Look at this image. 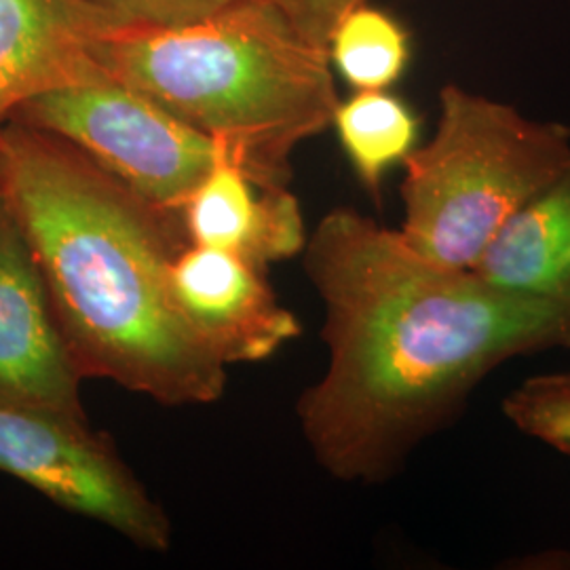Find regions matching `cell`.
Here are the masks:
<instances>
[{
	"instance_id": "1",
	"label": "cell",
	"mask_w": 570,
	"mask_h": 570,
	"mask_svg": "<svg viewBox=\"0 0 570 570\" xmlns=\"http://www.w3.org/2000/svg\"><path fill=\"white\" fill-rule=\"evenodd\" d=\"M303 265L324 305L327 367L296 414L315 461L341 482L393 478L494 367L570 348V306L431 263L351 207L320 220Z\"/></svg>"
},
{
	"instance_id": "2",
	"label": "cell",
	"mask_w": 570,
	"mask_h": 570,
	"mask_svg": "<svg viewBox=\"0 0 570 570\" xmlns=\"http://www.w3.org/2000/svg\"><path fill=\"white\" fill-rule=\"evenodd\" d=\"M0 186L85 379L164 406L225 395L226 364L174 301L171 266L190 244L183 212L146 202L77 146L18 121L0 127Z\"/></svg>"
},
{
	"instance_id": "3",
	"label": "cell",
	"mask_w": 570,
	"mask_h": 570,
	"mask_svg": "<svg viewBox=\"0 0 570 570\" xmlns=\"http://www.w3.org/2000/svg\"><path fill=\"white\" fill-rule=\"evenodd\" d=\"M94 58L209 136L261 188H289L294 150L332 127L341 102L327 49L277 0L178 26L125 23Z\"/></svg>"
},
{
	"instance_id": "4",
	"label": "cell",
	"mask_w": 570,
	"mask_h": 570,
	"mask_svg": "<svg viewBox=\"0 0 570 570\" xmlns=\"http://www.w3.org/2000/svg\"><path fill=\"white\" fill-rule=\"evenodd\" d=\"M402 165L400 235L431 263L471 268L511 214L569 167L570 129L446 85L433 138Z\"/></svg>"
},
{
	"instance_id": "5",
	"label": "cell",
	"mask_w": 570,
	"mask_h": 570,
	"mask_svg": "<svg viewBox=\"0 0 570 570\" xmlns=\"http://www.w3.org/2000/svg\"><path fill=\"white\" fill-rule=\"evenodd\" d=\"M9 121L77 146L150 204L183 212L223 148L142 91L102 77L45 91Z\"/></svg>"
},
{
	"instance_id": "6",
	"label": "cell",
	"mask_w": 570,
	"mask_h": 570,
	"mask_svg": "<svg viewBox=\"0 0 570 570\" xmlns=\"http://www.w3.org/2000/svg\"><path fill=\"white\" fill-rule=\"evenodd\" d=\"M0 471L148 551L171 548V522L89 421L0 406Z\"/></svg>"
},
{
	"instance_id": "7",
	"label": "cell",
	"mask_w": 570,
	"mask_h": 570,
	"mask_svg": "<svg viewBox=\"0 0 570 570\" xmlns=\"http://www.w3.org/2000/svg\"><path fill=\"white\" fill-rule=\"evenodd\" d=\"M85 376L63 338L41 268L0 204V406L89 421Z\"/></svg>"
},
{
	"instance_id": "8",
	"label": "cell",
	"mask_w": 570,
	"mask_h": 570,
	"mask_svg": "<svg viewBox=\"0 0 570 570\" xmlns=\"http://www.w3.org/2000/svg\"><path fill=\"white\" fill-rule=\"evenodd\" d=\"M171 289L188 326L226 366L266 362L301 336L265 268L233 252L186 245L171 266Z\"/></svg>"
},
{
	"instance_id": "9",
	"label": "cell",
	"mask_w": 570,
	"mask_h": 570,
	"mask_svg": "<svg viewBox=\"0 0 570 570\" xmlns=\"http://www.w3.org/2000/svg\"><path fill=\"white\" fill-rule=\"evenodd\" d=\"M125 23L98 0H0V127L45 91L106 77L96 47Z\"/></svg>"
},
{
	"instance_id": "10",
	"label": "cell",
	"mask_w": 570,
	"mask_h": 570,
	"mask_svg": "<svg viewBox=\"0 0 570 570\" xmlns=\"http://www.w3.org/2000/svg\"><path fill=\"white\" fill-rule=\"evenodd\" d=\"M190 244L218 247L268 268L301 256L305 218L289 188H261L239 165L220 157L183 207Z\"/></svg>"
},
{
	"instance_id": "11",
	"label": "cell",
	"mask_w": 570,
	"mask_h": 570,
	"mask_svg": "<svg viewBox=\"0 0 570 570\" xmlns=\"http://www.w3.org/2000/svg\"><path fill=\"white\" fill-rule=\"evenodd\" d=\"M469 271L499 292L570 306V165L511 214Z\"/></svg>"
},
{
	"instance_id": "12",
	"label": "cell",
	"mask_w": 570,
	"mask_h": 570,
	"mask_svg": "<svg viewBox=\"0 0 570 570\" xmlns=\"http://www.w3.org/2000/svg\"><path fill=\"white\" fill-rule=\"evenodd\" d=\"M332 125L348 164L374 197L381 195L389 169L404 164L419 140L416 115L387 89L355 91L338 102Z\"/></svg>"
},
{
	"instance_id": "13",
	"label": "cell",
	"mask_w": 570,
	"mask_h": 570,
	"mask_svg": "<svg viewBox=\"0 0 570 570\" xmlns=\"http://www.w3.org/2000/svg\"><path fill=\"white\" fill-rule=\"evenodd\" d=\"M410 56L404 23L366 0L346 9L327 37L330 63L355 91L389 89L404 77Z\"/></svg>"
},
{
	"instance_id": "14",
	"label": "cell",
	"mask_w": 570,
	"mask_h": 570,
	"mask_svg": "<svg viewBox=\"0 0 570 570\" xmlns=\"http://www.w3.org/2000/svg\"><path fill=\"white\" fill-rule=\"evenodd\" d=\"M503 414L522 433L570 456V372L524 381L505 397Z\"/></svg>"
},
{
	"instance_id": "15",
	"label": "cell",
	"mask_w": 570,
	"mask_h": 570,
	"mask_svg": "<svg viewBox=\"0 0 570 570\" xmlns=\"http://www.w3.org/2000/svg\"><path fill=\"white\" fill-rule=\"evenodd\" d=\"M122 21L138 26H178L205 20L247 0H98Z\"/></svg>"
},
{
	"instance_id": "16",
	"label": "cell",
	"mask_w": 570,
	"mask_h": 570,
	"mask_svg": "<svg viewBox=\"0 0 570 570\" xmlns=\"http://www.w3.org/2000/svg\"><path fill=\"white\" fill-rule=\"evenodd\" d=\"M277 2L308 41L327 49V37L336 20L345 13L346 9L364 0H277Z\"/></svg>"
},
{
	"instance_id": "17",
	"label": "cell",
	"mask_w": 570,
	"mask_h": 570,
	"mask_svg": "<svg viewBox=\"0 0 570 570\" xmlns=\"http://www.w3.org/2000/svg\"><path fill=\"white\" fill-rule=\"evenodd\" d=\"M0 204H2V186H0Z\"/></svg>"
}]
</instances>
